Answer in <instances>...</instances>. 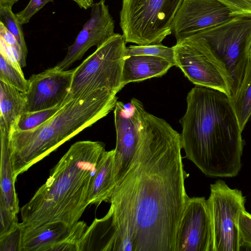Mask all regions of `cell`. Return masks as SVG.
I'll return each mask as SVG.
<instances>
[{
    "instance_id": "1",
    "label": "cell",
    "mask_w": 251,
    "mask_h": 251,
    "mask_svg": "<svg viewBox=\"0 0 251 251\" xmlns=\"http://www.w3.org/2000/svg\"><path fill=\"white\" fill-rule=\"evenodd\" d=\"M139 136L132 162L109 202L116 251H175L187 201L180 134L136 106Z\"/></svg>"
},
{
    "instance_id": "2",
    "label": "cell",
    "mask_w": 251,
    "mask_h": 251,
    "mask_svg": "<svg viewBox=\"0 0 251 251\" xmlns=\"http://www.w3.org/2000/svg\"><path fill=\"white\" fill-rule=\"evenodd\" d=\"M186 101V112L179 121L185 157L207 176H237L245 142L229 97L196 85Z\"/></svg>"
},
{
    "instance_id": "3",
    "label": "cell",
    "mask_w": 251,
    "mask_h": 251,
    "mask_svg": "<svg viewBox=\"0 0 251 251\" xmlns=\"http://www.w3.org/2000/svg\"><path fill=\"white\" fill-rule=\"evenodd\" d=\"M101 142L73 144L50 171L49 177L21 209V227L61 222L71 227L90 204L89 196L99 160Z\"/></svg>"
},
{
    "instance_id": "4",
    "label": "cell",
    "mask_w": 251,
    "mask_h": 251,
    "mask_svg": "<svg viewBox=\"0 0 251 251\" xmlns=\"http://www.w3.org/2000/svg\"><path fill=\"white\" fill-rule=\"evenodd\" d=\"M117 94L105 88L85 93L66 102L36 128L11 131L8 147L15 180L65 142L106 116L114 109Z\"/></svg>"
},
{
    "instance_id": "5",
    "label": "cell",
    "mask_w": 251,
    "mask_h": 251,
    "mask_svg": "<svg viewBox=\"0 0 251 251\" xmlns=\"http://www.w3.org/2000/svg\"><path fill=\"white\" fill-rule=\"evenodd\" d=\"M126 43L123 35L115 33L74 69L65 102L99 89L119 92L124 87L122 73L127 56Z\"/></svg>"
},
{
    "instance_id": "6",
    "label": "cell",
    "mask_w": 251,
    "mask_h": 251,
    "mask_svg": "<svg viewBox=\"0 0 251 251\" xmlns=\"http://www.w3.org/2000/svg\"><path fill=\"white\" fill-rule=\"evenodd\" d=\"M183 0H123L120 25L126 43L160 44L172 33Z\"/></svg>"
},
{
    "instance_id": "7",
    "label": "cell",
    "mask_w": 251,
    "mask_h": 251,
    "mask_svg": "<svg viewBox=\"0 0 251 251\" xmlns=\"http://www.w3.org/2000/svg\"><path fill=\"white\" fill-rule=\"evenodd\" d=\"M173 48L175 66L190 81L231 96L232 82L226 66L204 39L193 35Z\"/></svg>"
},
{
    "instance_id": "8",
    "label": "cell",
    "mask_w": 251,
    "mask_h": 251,
    "mask_svg": "<svg viewBox=\"0 0 251 251\" xmlns=\"http://www.w3.org/2000/svg\"><path fill=\"white\" fill-rule=\"evenodd\" d=\"M251 32V15H245L235 16L224 23L193 35L204 39L225 64L232 82L231 96L240 85L244 75L249 59L246 42Z\"/></svg>"
},
{
    "instance_id": "9",
    "label": "cell",
    "mask_w": 251,
    "mask_h": 251,
    "mask_svg": "<svg viewBox=\"0 0 251 251\" xmlns=\"http://www.w3.org/2000/svg\"><path fill=\"white\" fill-rule=\"evenodd\" d=\"M212 222L213 251H239L243 246L238 220L244 210L246 198L221 179L210 185L207 200Z\"/></svg>"
},
{
    "instance_id": "10",
    "label": "cell",
    "mask_w": 251,
    "mask_h": 251,
    "mask_svg": "<svg viewBox=\"0 0 251 251\" xmlns=\"http://www.w3.org/2000/svg\"><path fill=\"white\" fill-rule=\"evenodd\" d=\"M175 251H213L212 222L204 197L188 198L177 229Z\"/></svg>"
},
{
    "instance_id": "11",
    "label": "cell",
    "mask_w": 251,
    "mask_h": 251,
    "mask_svg": "<svg viewBox=\"0 0 251 251\" xmlns=\"http://www.w3.org/2000/svg\"><path fill=\"white\" fill-rule=\"evenodd\" d=\"M234 17L218 0H183L172 23V33L179 42Z\"/></svg>"
},
{
    "instance_id": "12",
    "label": "cell",
    "mask_w": 251,
    "mask_h": 251,
    "mask_svg": "<svg viewBox=\"0 0 251 251\" xmlns=\"http://www.w3.org/2000/svg\"><path fill=\"white\" fill-rule=\"evenodd\" d=\"M74 69L60 71L55 67L28 79L29 87L24 93L25 100L24 112H34L62 105L68 97Z\"/></svg>"
},
{
    "instance_id": "13",
    "label": "cell",
    "mask_w": 251,
    "mask_h": 251,
    "mask_svg": "<svg viewBox=\"0 0 251 251\" xmlns=\"http://www.w3.org/2000/svg\"><path fill=\"white\" fill-rule=\"evenodd\" d=\"M90 17L68 48L64 59L54 66L60 71L67 70L93 46L99 47L114 34V22L104 0L94 3Z\"/></svg>"
},
{
    "instance_id": "14",
    "label": "cell",
    "mask_w": 251,
    "mask_h": 251,
    "mask_svg": "<svg viewBox=\"0 0 251 251\" xmlns=\"http://www.w3.org/2000/svg\"><path fill=\"white\" fill-rule=\"evenodd\" d=\"M114 114L116 145L113 173L116 186L126 174L134 157L139 131L137 111L131 102L125 104L117 101Z\"/></svg>"
},
{
    "instance_id": "15",
    "label": "cell",
    "mask_w": 251,
    "mask_h": 251,
    "mask_svg": "<svg viewBox=\"0 0 251 251\" xmlns=\"http://www.w3.org/2000/svg\"><path fill=\"white\" fill-rule=\"evenodd\" d=\"M21 228L20 251H50L67 235L71 227L61 222H53L35 227Z\"/></svg>"
},
{
    "instance_id": "16",
    "label": "cell",
    "mask_w": 251,
    "mask_h": 251,
    "mask_svg": "<svg viewBox=\"0 0 251 251\" xmlns=\"http://www.w3.org/2000/svg\"><path fill=\"white\" fill-rule=\"evenodd\" d=\"M174 65L168 60L150 55H131L125 59L122 73L124 86L165 74Z\"/></svg>"
},
{
    "instance_id": "17",
    "label": "cell",
    "mask_w": 251,
    "mask_h": 251,
    "mask_svg": "<svg viewBox=\"0 0 251 251\" xmlns=\"http://www.w3.org/2000/svg\"><path fill=\"white\" fill-rule=\"evenodd\" d=\"M114 149L104 151L98 162L92 180L89 196L90 204L99 205L109 202L115 187L113 173Z\"/></svg>"
},
{
    "instance_id": "18",
    "label": "cell",
    "mask_w": 251,
    "mask_h": 251,
    "mask_svg": "<svg viewBox=\"0 0 251 251\" xmlns=\"http://www.w3.org/2000/svg\"><path fill=\"white\" fill-rule=\"evenodd\" d=\"M0 131V200L12 212L17 214L20 210L19 200L15 190V180L8 147L9 132L3 126Z\"/></svg>"
},
{
    "instance_id": "19",
    "label": "cell",
    "mask_w": 251,
    "mask_h": 251,
    "mask_svg": "<svg viewBox=\"0 0 251 251\" xmlns=\"http://www.w3.org/2000/svg\"><path fill=\"white\" fill-rule=\"evenodd\" d=\"M25 100L23 92L0 80V126L10 133L19 116L24 112Z\"/></svg>"
},
{
    "instance_id": "20",
    "label": "cell",
    "mask_w": 251,
    "mask_h": 251,
    "mask_svg": "<svg viewBox=\"0 0 251 251\" xmlns=\"http://www.w3.org/2000/svg\"><path fill=\"white\" fill-rule=\"evenodd\" d=\"M229 98L243 131L251 120V59H249L240 85Z\"/></svg>"
},
{
    "instance_id": "21",
    "label": "cell",
    "mask_w": 251,
    "mask_h": 251,
    "mask_svg": "<svg viewBox=\"0 0 251 251\" xmlns=\"http://www.w3.org/2000/svg\"><path fill=\"white\" fill-rule=\"evenodd\" d=\"M62 105L34 112H23L16 120L10 132L27 131L36 128L52 117Z\"/></svg>"
},
{
    "instance_id": "22",
    "label": "cell",
    "mask_w": 251,
    "mask_h": 251,
    "mask_svg": "<svg viewBox=\"0 0 251 251\" xmlns=\"http://www.w3.org/2000/svg\"><path fill=\"white\" fill-rule=\"evenodd\" d=\"M0 80L25 93L29 87V81L25 79L22 71L15 68L0 54Z\"/></svg>"
},
{
    "instance_id": "23",
    "label": "cell",
    "mask_w": 251,
    "mask_h": 251,
    "mask_svg": "<svg viewBox=\"0 0 251 251\" xmlns=\"http://www.w3.org/2000/svg\"><path fill=\"white\" fill-rule=\"evenodd\" d=\"M0 22L15 36L21 48L23 55L26 59L28 50L25 39L22 25L17 21L16 14L13 12L12 7L0 6Z\"/></svg>"
},
{
    "instance_id": "24",
    "label": "cell",
    "mask_w": 251,
    "mask_h": 251,
    "mask_svg": "<svg viewBox=\"0 0 251 251\" xmlns=\"http://www.w3.org/2000/svg\"><path fill=\"white\" fill-rule=\"evenodd\" d=\"M88 226L84 221H78L70 229L67 235L56 243L50 251H79V245Z\"/></svg>"
},
{
    "instance_id": "25",
    "label": "cell",
    "mask_w": 251,
    "mask_h": 251,
    "mask_svg": "<svg viewBox=\"0 0 251 251\" xmlns=\"http://www.w3.org/2000/svg\"><path fill=\"white\" fill-rule=\"evenodd\" d=\"M127 56L150 55L165 58L175 66L174 51L172 47H166L162 44L148 45H131L126 47Z\"/></svg>"
},
{
    "instance_id": "26",
    "label": "cell",
    "mask_w": 251,
    "mask_h": 251,
    "mask_svg": "<svg viewBox=\"0 0 251 251\" xmlns=\"http://www.w3.org/2000/svg\"><path fill=\"white\" fill-rule=\"evenodd\" d=\"M0 237L10 232L19 225L17 214L12 212L0 200Z\"/></svg>"
},
{
    "instance_id": "27",
    "label": "cell",
    "mask_w": 251,
    "mask_h": 251,
    "mask_svg": "<svg viewBox=\"0 0 251 251\" xmlns=\"http://www.w3.org/2000/svg\"><path fill=\"white\" fill-rule=\"evenodd\" d=\"M53 1V0H30L23 10L16 13L17 21L22 25L28 23L46 4Z\"/></svg>"
},
{
    "instance_id": "28",
    "label": "cell",
    "mask_w": 251,
    "mask_h": 251,
    "mask_svg": "<svg viewBox=\"0 0 251 251\" xmlns=\"http://www.w3.org/2000/svg\"><path fill=\"white\" fill-rule=\"evenodd\" d=\"M21 228L19 226L10 232L0 237V251H20Z\"/></svg>"
},
{
    "instance_id": "29",
    "label": "cell",
    "mask_w": 251,
    "mask_h": 251,
    "mask_svg": "<svg viewBox=\"0 0 251 251\" xmlns=\"http://www.w3.org/2000/svg\"><path fill=\"white\" fill-rule=\"evenodd\" d=\"M238 227L242 246L251 248V214L245 210L240 213Z\"/></svg>"
},
{
    "instance_id": "30",
    "label": "cell",
    "mask_w": 251,
    "mask_h": 251,
    "mask_svg": "<svg viewBox=\"0 0 251 251\" xmlns=\"http://www.w3.org/2000/svg\"><path fill=\"white\" fill-rule=\"evenodd\" d=\"M231 11L234 16L251 15V0H218Z\"/></svg>"
},
{
    "instance_id": "31",
    "label": "cell",
    "mask_w": 251,
    "mask_h": 251,
    "mask_svg": "<svg viewBox=\"0 0 251 251\" xmlns=\"http://www.w3.org/2000/svg\"><path fill=\"white\" fill-rule=\"evenodd\" d=\"M80 8L86 10L91 7L93 2V0H72Z\"/></svg>"
},
{
    "instance_id": "32",
    "label": "cell",
    "mask_w": 251,
    "mask_h": 251,
    "mask_svg": "<svg viewBox=\"0 0 251 251\" xmlns=\"http://www.w3.org/2000/svg\"><path fill=\"white\" fill-rule=\"evenodd\" d=\"M19 0H0V6L12 7Z\"/></svg>"
},
{
    "instance_id": "33",
    "label": "cell",
    "mask_w": 251,
    "mask_h": 251,
    "mask_svg": "<svg viewBox=\"0 0 251 251\" xmlns=\"http://www.w3.org/2000/svg\"><path fill=\"white\" fill-rule=\"evenodd\" d=\"M246 51L249 59H251V32L248 36L246 42Z\"/></svg>"
}]
</instances>
